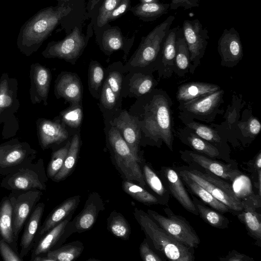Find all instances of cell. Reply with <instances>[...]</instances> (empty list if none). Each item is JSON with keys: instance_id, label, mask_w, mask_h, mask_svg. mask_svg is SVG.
Wrapping results in <instances>:
<instances>
[{"instance_id": "cell-10", "label": "cell", "mask_w": 261, "mask_h": 261, "mask_svg": "<svg viewBox=\"0 0 261 261\" xmlns=\"http://www.w3.org/2000/svg\"><path fill=\"white\" fill-rule=\"evenodd\" d=\"M181 29L189 52V71L193 73L204 55L209 39L208 31L198 19L185 20Z\"/></svg>"}, {"instance_id": "cell-18", "label": "cell", "mask_w": 261, "mask_h": 261, "mask_svg": "<svg viewBox=\"0 0 261 261\" xmlns=\"http://www.w3.org/2000/svg\"><path fill=\"white\" fill-rule=\"evenodd\" d=\"M162 180L170 194L189 212L198 215L193 200L190 197L181 177L170 167H162L160 171Z\"/></svg>"}, {"instance_id": "cell-24", "label": "cell", "mask_w": 261, "mask_h": 261, "mask_svg": "<svg viewBox=\"0 0 261 261\" xmlns=\"http://www.w3.org/2000/svg\"><path fill=\"white\" fill-rule=\"evenodd\" d=\"M44 207L45 204L43 202L37 203L30 215L20 243V250L19 254L22 259L28 255L34 246Z\"/></svg>"}, {"instance_id": "cell-52", "label": "cell", "mask_w": 261, "mask_h": 261, "mask_svg": "<svg viewBox=\"0 0 261 261\" xmlns=\"http://www.w3.org/2000/svg\"><path fill=\"white\" fill-rule=\"evenodd\" d=\"M200 0H171L170 9L176 10L179 7H182L185 9H191L193 8L198 7Z\"/></svg>"}, {"instance_id": "cell-48", "label": "cell", "mask_w": 261, "mask_h": 261, "mask_svg": "<svg viewBox=\"0 0 261 261\" xmlns=\"http://www.w3.org/2000/svg\"><path fill=\"white\" fill-rule=\"evenodd\" d=\"M123 81L122 74L117 70L111 69L108 72L105 81L113 91L120 98Z\"/></svg>"}, {"instance_id": "cell-50", "label": "cell", "mask_w": 261, "mask_h": 261, "mask_svg": "<svg viewBox=\"0 0 261 261\" xmlns=\"http://www.w3.org/2000/svg\"><path fill=\"white\" fill-rule=\"evenodd\" d=\"M140 254L144 261H162L161 258L149 247L146 239H144L140 245Z\"/></svg>"}, {"instance_id": "cell-12", "label": "cell", "mask_w": 261, "mask_h": 261, "mask_svg": "<svg viewBox=\"0 0 261 261\" xmlns=\"http://www.w3.org/2000/svg\"><path fill=\"white\" fill-rule=\"evenodd\" d=\"M73 214L45 233L34 245L31 261L36 256H45L50 250L61 246L75 231L72 222Z\"/></svg>"}, {"instance_id": "cell-27", "label": "cell", "mask_w": 261, "mask_h": 261, "mask_svg": "<svg viewBox=\"0 0 261 261\" xmlns=\"http://www.w3.org/2000/svg\"><path fill=\"white\" fill-rule=\"evenodd\" d=\"M221 89L217 85L204 82H190L180 85L176 98L180 104Z\"/></svg>"}, {"instance_id": "cell-26", "label": "cell", "mask_w": 261, "mask_h": 261, "mask_svg": "<svg viewBox=\"0 0 261 261\" xmlns=\"http://www.w3.org/2000/svg\"><path fill=\"white\" fill-rule=\"evenodd\" d=\"M179 26L170 29L163 44L161 60V75L170 76L174 70L176 42Z\"/></svg>"}, {"instance_id": "cell-28", "label": "cell", "mask_w": 261, "mask_h": 261, "mask_svg": "<svg viewBox=\"0 0 261 261\" xmlns=\"http://www.w3.org/2000/svg\"><path fill=\"white\" fill-rule=\"evenodd\" d=\"M243 206L237 214L238 219L245 225L248 234L260 243L261 241V215L255 207L250 203L242 201Z\"/></svg>"}, {"instance_id": "cell-58", "label": "cell", "mask_w": 261, "mask_h": 261, "mask_svg": "<svg viewBox=\"0 0 261 261\" xmlns=\"http://www.w3.org/2000/svg\"><path fill=\"white\" fill-rule=\"evenodd\" d=\"M141 3H159V0H140Z\"/></svg>"}, {"instance_id": "cell-45", "label": "cell", "mask_w": 261, "mask_h": 261, "mask_svg": "<svg viewBox=\"0 0 261 261\" xmlns=\"http://www.w3.org/2000/svg\"><path fill=\"white\" fill-rule=\"evenodd\" d=\"M70 143V142H68L64 146L52 153L50 161L47 167L46 174L48 177L52 179L61 169Z\"/></svg>"}, {"instance_id": "cell-7", "label": "cell", "mask_w": 261, "mask_h": 261, "mask_svg": "<svg viewBox=\"0 0 261 261\" xmlns=\"http://www.w3.org/2000/svg\"><path fill=\"white\" fill-rule=\"evenodd\" d=\"M163 210L166 216L149 209L146 213L175 240L190 248L197 247L200 239L189 222L181 216L174 214L169 207H165Z\"/></svg>"}, {"instance_id": "cell-38", "label": "cell", "mask_w": 261, "mask_h": 261, "mask_svg": "<svg viewBox=\"0 0 261 261\" xmlns=\"http://www.w3.org/2000/svg\"><path fill=\"white\" fill-rule=\"evenodd\" d=\"M107 228L116 237L123 240H128L131 229L129 224L119 212L112 211L107 219Z\"/></svg>"}, {"instance_id": "cell-15", "label": "cell", "mask_w": 261, "mask_h": 261, "mask_svg": "<svg viewBox=\"0 0 261 261\" xmlns=\"http://www.w3.org/2000/svg\"><path fill=\"white\" fill-rule=\"evenodd\" d=\"M37 152L26 143H16L5 154L0 163V174L14 173L24 168L36 158Z\"/></svg>"}, {"instance_id": "cell-31", "label": "cell", "mask_w": 261, "mask_h": 261, "mask_svg": "<svg viewBox=\"0 0 261 261\" xmlns=\"http://www.w3.org/2000/svg\"><path fill=\"white\" fill-rule=\"evenodd\" d=\"M180 132V139L194 150L204 154L210 158H219L220 152L219 149L208 141L201 138L188 130Z\"/></svg>"}, {"instance_id": "cell-47", "label": "cell", "mask_w": 261, "mask_h": 261, "mask_svg": "<svg viewBox=\"0 0 261 261\" xmlns=\"http://www.w3.org/2000/svg\"><path fill=\"white\" fill-rule=\"evenodd\" d=\"M121 0H104L101 5L97 19V25L101 27L108 23L110 13L120 3Z\"/></svg>"}, {"instance_id": "cell-53", "label": "cell", "mask_w": 261, "mask_h": 261, "mask_svg": "<svg viewBox=\"0 0 261 261\" xmlns=\"http://www.w3.org/2000/svg\"><path fill=\"white\" fill-rule=\"evenodd\" d=\"M245 130L251 136L257 135L260 131L261 124L255 117H251L246 123Z\"/></svg>"}, {"instance_id": "cell-33", "label": "cell", "mask_w": 261, "mask_h": 261, "mask_svg": "<svg viewBox=\"0 0 261 261\" xmlns=\"http://www.w3.org/2000/svg\"><path fill=\"white\" fill-rule=\"evenodd\" d=\"M80 145V137L78 134H76L71 139L63 165L60 170L52 178L53 180L56 182L60 181L70 174L76 164Z\"/></svg>"}, {"instance_id": "cell-11", "label": "cell", "mask_w": 261, "mask_h": 261, "mask_svg": "<svg viewBox=\"0 0 261 261\" xmlns=\"http://www.w3.org/2000/svg\"><path fill=\"white\" fill-rule=\"evenodd\" d=\"M224 91L220 89L191 101L180 103L179 109L187 120L193 118L202 121H213L218 112V108L223 101ZM183 117V116H182ZM185 119V118H184Z\"/></svg>"}, {"instance_id": "cell-22", "label": "cell", "mask_w": 261, "mask_h": 261, "mask_svg": "<svg viewBox=\"0 0 261 261\" xmlns=\"http://www.w3.org/2000/svg\"><path fill=\"white\" fill-rule=\"evenodd\" d=\"M80 195H75L66 199L48 215L43 224L39 227L34 245L48 231L74 213L80 203Z\"/></svg>"}, {"instance_id": "cell-42", "label": "cell", "mask_w": 261, "mask_h": 261, "mask_svg": "<svg viewBox=\"0 0 261 261\" xmlns=\"http://www.w3.org/2000/svg\"><path fill=\"white\" fill-rule=\"evenodd\" d=\"M154 86L153 77L142 73H135L130 78L129 91L136 96L145 95L151 92Z\"/></svg>"}, {"instance_id": "cell-44", "label": "cell", "mask_w": 261, "mask_h": 261, "mask_svg": "<svg viewBox=\"0 0 261 261\" xmlns=\"http://www.w3.org/2000/svg\"><path fill=\"white\" fill-rule=\"evenodd\" d=\"M83 116V110L81 105H71L60 113L63 123L73 128H78L81 125Z\"/></svg>"}, {"instance_id": "cell-14", "label": "cell", "mask_w": 261, "mask_h": 261, "mask_svg": "<svg viewBox=\"0 0 261 261\" xmlns=\"http://www.w3.org/2000/svg\"><path fill=\"white\" fill-rule=\"evenodd\" d=\"M218 51L223 66L233 67L242 60V44L240 35L234 28L223 31L218 40Z\"/></svg>"}, {"instance_id": "cell-49", "label": "cell", "mask_w": 261, "mask_h": 261, "mask_svg": "<svg viewBox=\"0 0 261 261\" xmlns=\"http://www.w3.org/2000/svg\"><path fill=\"white\" fill-rule=\"evenodd\" d=\"M0 254L5 261H22L19 253L16 252L0 236Z\"/></svg>"}, {"instance_id": "cell-46", "label": "cell", "mask_w": 261, "mask_h": 261, "mask_svg": "<svg viewBox=\"0 0 261 261\" xmlns=\"http://www.w3.org/2000/svg\"><path fill=\"white\" fill-rule=\"evenodd\" d=\"M100 96L101 104L107 110L114 109L119 99L105 81L101 88Z\"/></svg>"}, {"instance_id": "cell-20", "label": "cell", "mask_w": 261, "mask_h": 261, "mask_svg": "<svg viewBox=\"0 0 261 261\" xmlns=\"http://www.w3.org/2000/svg\"><path fill=\"white\" fill-rule=\"evenodd\" d=\"M82 93L81 82L76 74L63 72L59 75L55 86V93L58 98L62 97L71 105H79Z\"/></svg>"}, {"instance_id": "cell-9", "label": "cell", "mask_w": 261, "mask_h": 261, "mask_svg": "<svg viewBox=\"0 0 261 261\" xmlns=\"http://www.w3.org/2000/svg\"><path fill=\"white\" fill-rule=\"evenodd\" d=\"M87 42L81 29L76 26L63 40L49 42L42 55L46 58H57L74 64L83 52Z\"/></svg>"}, {"instance_id": "cell-16", "label": "cell", "mask_w": 261, "mask_h": 261, "mask_svg": "<svg viewBox=\"0 0 261 261\" xmlns=\"http://www.w3.org/2000/svg\"><path fill=\"white\" fill-rule=\"evenodd\" d=\"M181 158L189 164H196L202 168L218 177L232 182L241 172L232 167L231 164H225L192 151H180Z\"/></svg>"}, {"instance_id": "cell-56", "label": "cell", "mask_w": 261, "mask_h": 261, "mask_svg": "<svg viewBox=\"0 0 261 261\" xmlns=\"http://www.w3.org/2000/svg\"><path fill=\"white\" fill-rule=\"evenodd\" d=\"M253 168L254 171H258L261 170V152L259 151L253 160Z\"/></svg>"}, {"instance_id": "cell-54", "label": "cell", "mask_w": 261, "mask_h": 261, "mask_svg": "<svg viewBox=\"0 0 261 261\" xmlns=\"http://www.w3.org/2000/svg\"><path fill=\"white\" fill-rule=\"evenodd\" d=\"M221 261H252L253 259L246 254L232 250L225 256L220 257Z\"/></svg>"}, {"instance_id": "cell-25", "label": "cell", "mask_w": 261, "mask_h": 261, "mask_svg": "<svg viewBox=\"0 0 261 261\" xmlns=\"http://www.w3.org/2000/svg\"><path fill=\"white\" fill-rule=\"evenodd\" d=\"M0 236L17 253V241L13 230L12 206L9 196H5L0 202Z\"/></svg>"}, {"instance_id": "cell-13", "label": "cell", "mask_w": 261, "mask_h": 261, "mask_svg": "<svg viewBox=\"0 0 261 261\" xmlns=\"http://www.w3.org/2000/svg\"><path fill=\"white\" fill-rule=\"evenodd\" d=\"M42 195L38 189L30 190L18 195L11 193L9 197L13 211V230L17 241L28 218Z\"/></svg>"}, {"instance_id": "cell-3", "label": "cell", "mask_w": 261, "mask_h": 261, "mask_svg": "<svg viewBox=\"0 0 261 261\" xmlns=\"http://www.w3.org/2000/svg\"><path fill=\"white\" fill-rule=\"evenodd\" d=\"M134 217L146 237L154 247L170 260L193 261V248L175 240L160 227L147 213L138 208L134 209Z\"/></svg>"}, {"instance_id": "cell-2", "label": "cell", "mask_w": 261, "mask_h": 261, "mask_svg": "<svg viewBox=\"0 0 261 261\" xmlns=\"http://www.w3.org/2000/svg\"><path fill=\"white\" fill-rule=\"evenodd\" d=\"M142 115V119L138 120L145 136L155 142L163 141L172 151V116L167 97L162 93L154 94Z\"/></svg>"}, {"instance_id": "cell-36", "label": "cell", "mask_w": 261, "mask_h": 261, "mask_svg": "<svg viewBox=\"0 0 261 261\" xmlns=\"http://www.w3.org/2000/svg\"><path fill=\"white\" fill-rule=\"evenodd\" d=\"M84 249L83 244L75 241L49 251L46 255L51 261H72L80 256Z\"/></svg>"}, {"instance_id": "cell-40", "label": "cell", "mask_w": 261, "mask_h": 261, "mask_svg": "<svg viewBox=\"0 0 261 261\" xmlns=\"http://www.w3.org/2000/svg\"><path fill=\"white\" fill-rule=\"evenodd\" d=\"M101 44L105 53L111 54L119 49L124 50V39L120 29L115 27L104 32L102 37Z\"/></svg>"}, {"instance_id": "cell-21", "label": "cell", "mask_w": 261, "mask_h": 261, "mask_svg": "<svg viewBox=\"0 0 261 261\" xmlns=\"http://www.w3.org/2000/svg\"><path fill=\"white\" fill-rule=\"evenodd\" d=\"M49 69L39 63L31 65L30 77L31 86L30 90L31 99L33 103L41 101L46 105V100L51 81Z\"/></svg>"}, {"instance_id": "cell-30", "label": "cell", "mask_w": 261, "mask_h": 261, "mask_svg": "<svg viewBox=\"0 0 261 261\" xmlns=\"http://www.w3.org/2000/svg\"><path fill=\"white\" fill-rule=\"evenodd\" d=\"M170 4L161 3H140L129 9L135 16L144 21H154L168 13Z\"/></svg>"}, {"instance_id": "cell-1", "label": "cell", "mask_w": 261, "mask_h": 261, "mask_svg": "<svg viewBox=\"0 0 261 261\" xmlns=\"http://www.w3.org/2000/svg\"><path fill=\"white\" fill-rule=\"evenodd\" d=\"M71 10L69 6L62 4L39 11L20 29L17 39L20 51L27 56L36 51Z\"/></svg>"}, {"instance_id": "cell-5", "label": "cell", "mask_w": 261, "mask_h": 261, "mask_svg": "<svg viewBox=\"0 0 261 261\" xmlns=\"http://www.w3.org/2000/svg\"><path fill=\"white\" fill-rule=\"evenodd\" d=\"M179 174H183L197 182L233 212L243 208V201L234 194L229 184L218 176L206 171H202L188 167L175 168Z\"/></svg>"}, {"instance_id": "cell-8", "label": "cell", "mask_w": 261, "mask_h": 261, "mask_svg": "<svg viewBox=\"0 0 261 261\" xmlns=\"http://www.w3.org/2000/svg\"><path fill=\"white\" fill-rule=\"evenodd\" d=\"M47 177L43 161L40 159L14 173L5 175L1 187L13 192L34 189L43 191L46 189Z\"/></svg>"}, {"instance_id": "cell-6", "label": "cell", "mask_w": 261, "mask_h": 261, "mask_svg": "<svg viewBox=\"0 0 261 261\" xmlns=\"http://www.w3.org/2000/svg\"><path fill=\"white\" fill-rule=\"evenodd\" d=\"M174 19V16H169L147 36L142 37L138 48L126 66L134 68H144L154 62Z\"/></svg>"}, {"instance_id": "cell-57", "label": "cell", "mask_w": 261, "mask_h": 261, "mask_svg": "<svg viewBox=\"0 0 261 261\" xmlns=\"http://www.w3.org/2000/svg\"><path fill=\"white\" fill-rule=\"evenodd\" d=\"M100 0H89L87 4V9L88 11L92 10Z\"/></svg>"}, {"instance_id": "cell-39", "label": "cell", "mask_w": 261, "mask_h": 261, "mask_svg": "<svg viewBox=\"0 0 261 261\" xmlns=\"http://www.w3.org/2000/svg\"><path fill=\"white\" fill-rule=\"evenodd\" d=\"M124 191L136 200L146 205L160 204L158 198L146 190L144 187L128 180L122 184Z\"/></svg>"}, {"instance_id": "cell-51", "label": "cell", "mask_w": 261, "mask_h": 261, "mask_svg": "<svg viewBox=\"0 0 261 261\" xmlns=\"http://www.w3.org/2000/svg\"><path fill=\"white\" fill-rule=\"evenodd\" d=\"M130 0H121L117 6L113 10L108 17V23L113 21L130 9Z\"/></svg>"}, {"instance_id": "cell-17", "label": "cell", "mask_w": 261, "mask_h": 261, "mask_svg": "<svg viewBox=\"0 0 261 261\" xmlns=\"http://www.w3.org/2000/svg\"><path fill=\"white\" fill-rule=\"evenodd\" d=\"M110 124L118 129L134 155L141 161L139 154L141 129L137 118L122 110Z\"/></svg>"}, {"instance_id": "cell-43", "label": "cell", "mask_w": 261, "mask_h": 261, "mask_svg": "<svg viewBox=\"0 0 261 261\" xmlns=\"http://www.w3.org/2000/svg\"><path fill=\"white\" fill-rule=\"evenodd\" d=\"M105 70L97 61L90 62L88 71V85L90 91L95 97H98V93L102 88L104 77Z\"/></svg>"}, {"instance_id": "cell-59", "label": "cell", "mask_w": 261, "mask_h": 261, "mask_svg": "<svg viewBox=\"0 0 261 261\" xmlns=\"http://www.w3.org/2000/svg\"><path fill=\"white\" fill-rule=\"evenodd\" d=\"M58 1V4H59L60 3H62V2H65V1H69V0H57Z\"/></svg>"}, {"instance_id": "cell-4", "label": "cell", "mask_w": 261, "mask_h": 261, "mask_svg": "<svg viewBox=\"0 0 261 261\" xmlns=\"http://www.w3.org/2000/svg\"><path fill=\"white\" fill-rule=\"evenodd\" d=\"M108 142L114 163L125 180L144 187L146 182L140 164L118 129L111 125L108 132Z\"/></svg>"}, {"instance_id": "cell-37", "label": "cell", "mask_w": 261, "mask_h": 261, "mask_svg": "<svg viewBox=\"0 0 261 261\" xmlns=\"http://www.w3.org/2000/svg\"><path fill=\"white\" fill-rule=\"evenodd\" d=\"M7 75L3 74L0 80V116L16 103L17 83Z\"/></svg>"}, {"instance_id": "cell-34", "label": "cell", "mask_w": 261, "mask_h": 261, "mask_svg": "<svg viewBox=\"0 0 261 261\" xmlns=\"http://www.w3.org/2000/svg\"><path fill=\"white\" fill-rule=\"evenodd\" d=\"M190 56L187 44L180 28L176 42V54L174 72L179 76H183L189 71Z\"/></svg>"}, {"instance_id": "cell-55", "label": "cell", "mask_w": 261, "mask_h": 261, "mask_svg": "<svg viewBox=\"0 0 261 261\" xmlns=\"http://www.w3.org/2000/svg\"><path fill=\"white\" fill-rule=\"evenodd\" d=\"M17 142L16 141H11L0 145V163L7 151Z\"/></svg>"}, {"instance_id": "cell-41", "label": "cell", "mask_w": 261, "mask_h": 261, "mask_svg": "<svg viewBox=\"0 0 261 261\" xmlns=\"http://www.w3.org/2000/svg\"><path fill=\"white\" fill-rule=\"evenodd\" d=\"M186 126L198 137L208 141L216 147L222 145L223 141L221 137L212 128L195 122L193 120H184Z\"/></svg>"}, {"instance_id": "cell-23", "label": "cell", "mask_w": 261, "mask_h": 261, "mask_svg": "<svg viewBox=\"0 0 261 261\" xmlns=\"http://www.w3.org/2000/svg\"><path fill=\"white\" fill-rule=\"evenodd\" d=\"M38 122V134L40 144L43 149L53 144H59L68 138V132L58 120L43 119Z\"/></svg>"}, {"instance_id": "cell-19", "label": "cell", "mask_w": 261, "mask_h": 261, "mask_svg": "<svg viewBox=\"0 0 261 261\" xmlns=\"http://www.w3.org/2000/svg\"><path fill=\"white\" fill-rule=\"evenodd\" d=\"M104 210L105 204L100 195L96 192L89 194L83 208L72 220L75 232L82 233L90 229L99 213Z\"/></svg>"}, {"instance_id": "cell-29", "label": "cell", "mask_w": 261, "mask_h": 261, "mask_svg": "<svg viewBox=\"0 0 261 261\" xmlns=\"http://www.w3.org/2000/svg\"><path fill=\"white\" fill-rule=\"evenodd\" d=\"M179 175L181 177L185 186L193 194L198 197L203 203L219 212L222 213H232V211L226 205L217 199L210 192L197 182L183 174H179Z\"/></svg>"}, {"instance_id": "cell-35", "label": "cell", "mask_w": 261, "mask_h": 261, "mask_svg": "<svg viewBox=\"0 0 261 261\" xmlns=\"http://www.w3.org/2000/svg\"><path fill=\"white\" fill-rule=\"evenodd\" d=\"M192 200L198 215L211 226L225 229L228 226L229 220L223 215L206 206L201 200L192 196Z\"/></svg>"}, {"instance_id": "cell-32", "label": "cell", "mask_w": 261, "mask_h": 261, "mask_svg": "<svg viewBox=\"0 0 261 261\" xmlns=\"http://www.w3.org/2000/svg\"><path fill=\"white\" fill-rule=\"evenodd\" d=\"M142 172L146 184L156 194L161 204H167L170 198V193L162 180L147 164H144Z\"/></svg>"}]
</instances>
